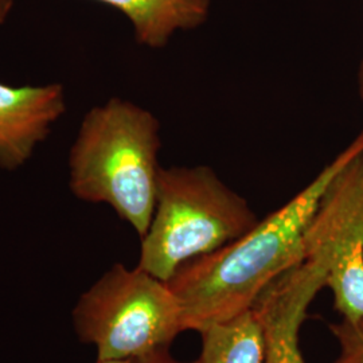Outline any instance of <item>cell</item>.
Instances as JSON below:
<instances>
[{"mask_svg": "<svg viewBox=\"0 0 363 363\" xmlns=\"http://www.w3.org/2000/svg\"><path fill=\"white\" fill-rule=\"evenodd\" d=\"M358 91H359V96L363 100V55L359 67H358Z\"/></svg>", "mask_w": 363, "mask_h": 363, "instance_id": "13", "label": "cell"}, {"mask_svg": "<svg viewBox=\"0 0 363 363\" xmlns=\"http://www.w3.org/2000/svg\"><path fill=\"white\" fill-rule=\"evenodd\" d=\"M123 13L133 27L138 43L163 49L178 31L208 22L211 0H93Z\"/></svg>", "mask_w": 363, "mask_h": 363, "instance_id": "8", "label": "cell"}, {"mask_svg": "<svg viewBox=\"0 0 363 363\" xmlns=\"http://www.w3.org/2000/svg\"><path fill=\"white\" fill-rule=\"evenodd\" d=\"M15 0H0V26L6 23L13 11Z\"/></svg>", "mask_w": 363, "mask_h": 363, "instance_id": "12", "label": "cell"}, {"mask_svg": "<svg viewBox=\"0 0 363 363\" xmlns=\"http://www.w3.org/2000/svg\"><path fill=\"white\" fill-rule=\"evenodd\" d=\"M73 325L97 361H132L169 347L184 330L182 307L169 283L140 267L113 265L79 298Z\"/></svg>", "mask_w": 363, "mask_h": 363, "instance_id": "4", "label": "cell"}, {"mask_svg": "<svg viewBox=\"0 0 363 363\" xmlns=\"http://www.w3.org/2000/svg\"><path fill=\"white\" fill-rule=\"evenodd\" d=\"M199 334L202 349L196 363L264 362V337L253 308Z\"/></svg>", "mask_w": 363, "mask_h": 363, "instance_id": "9", "label": "cell"}, {"mask_svg": "<svg viewBox=\"0 0 363 363\" xmlns=\"http://www.w3.org/2000/svg\"><path fill=\"white\" fill-rule=\"evenodd\" d=\"M330 261L325 286L345 320L363 319V154L330 183L304 235V250Z\"/></svg>", "mask_w": 363, "mask_h": 363, "instance_id": "5", "label": "cell"}, {"mask_svg": "<svg viewBox=\"0 0 363 363\" xmlns=\"http://www.w3.org/2000/svg\"><path fill=\"white\" fill-rule=\"evenodd\" d=\"M66 109L62 84L13 86L0 81V169L23 167Z\"/></svg>", "mask_w": 363, "mask_h": 363, "instance_id": "7", "label": "cell"}, {"mask_svg": "<svg viewBox=\"0 0 363 363\" xmlns=\"http://www.w3.org/2000/svg\"><path fill=\"white\" fill-rule=\"evenodd\" d=\"M330 261L319 250H304L298 264L281 273L253 306L264 337V362L306 363L298 334L312 300L325 288Z\"/></svg>", "mask_w": 363, "mask_h": 363, "instance_id": "6", "label": "cell"}, {"mask_svg": "<svg viewBox=\"0 0 363 363\" xmlns=\"http://www.w3.org/2000/svg\"><path fill=\"white\" fill-rule=\"evenodd\" d=\"M340 346V354L335 363H363V319L358 322L345 320L331 325Z\"/></svg>", "mask_w": 363, "mask_h": 363, "instance_id": "10", "label": "cell"}, {"mask_svg": "<svg viewBox=\"0 0 363 363\" xmlns=\"http://www.w3.org/2000/svg\"><path fill=\"white\" fill-rule=\"evenodd\" d=\"M132 363H196V362H182L177 358H174L169 354V347L159 349L152 351L150 354H145L143 357H139L136 359H132Z\"/></svg>", "mask_w": 363, "mask_h": 363, "instance_id": "11", "label": "cell"}, {"mask_svg": "<svg viewBox=\"0 0 363 363\" xmlns=\"http://www.w3.org/2000/svg\"><path fill=\"white\" fill-rule=\"evenodd\" d=\"M96 363H132V361H97Z\"/></svg>", "mask_w": 363, "mask_h": 363, "instance_id": "14", "label": "cell"}, {"mask_svg": "<svg viewBox=\"0 0 363 363\" xmlns=\"http://www.w3.org/2000/svg\"><path fill=\"white\" fill-rule=\"evenodd\" d=\"M257 222L247 199L208 166L162 167L138 267L169 281L183 264L226 247Z\"/></svg>", "mask_w": 363, "mask_h": 363, "instance_id": "3", "label": "cell"}, {"mask_svg": "<svg viewBox=\"0 0 363 363\" xmlns=\"http://www.w3.org/2000/svg\"><path fill=\"white\" fill-rule=\"evenodd\" d=\"M363 154V130L283 208L218 250L183 264L169 279L186 331L202 333L253 308L281 273L304 257V235L330 183Z\"/></svg>", "mask_w": 363, "mask_h": 363, "instance_id": "1", "label": "cell"}, {"mask_svg": "<svg viewBox=\"0 0 363 363\" xmlns=\"http://www.w3.org/2000/svg\"><path fill=\"white\" fill-rule=\"evenodd\" d=\"M160 123L118 97L84 116L69 152V187L79 201L104 203L143 237L155 211Z\"/></svg>", "mask_w": 363, "mask_h": 363, "instance_id": "2", "label": "cell"}]
</instances>
